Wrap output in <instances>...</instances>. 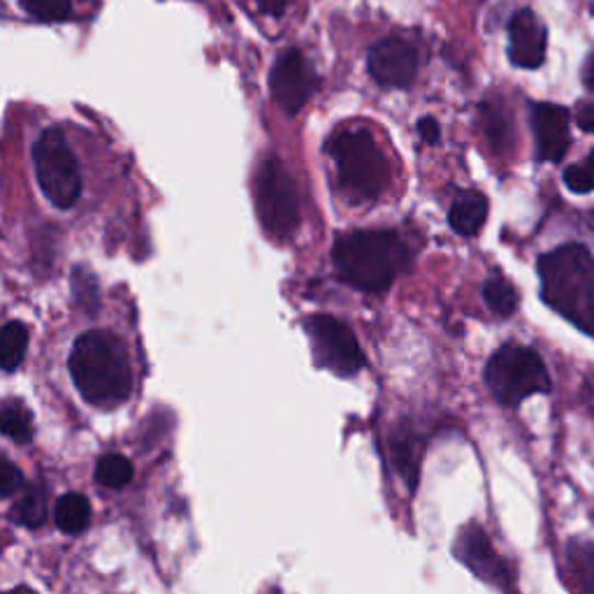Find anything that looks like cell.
<instances>
[{
	"instance_id": "obj_3",
	"label": "cell",
	"mask_w": 594,
	"mask_h": 594,
	"mask_svg": "<svg viewBox=\"0 0 594 594\" xmlns=\"http://www.w3.org/2000/svg\"><path fill=\"white\" fill-rule=\"evenodd\" d=\"M409 249L392 230H355L334 242L332 263L344 284L363 293H384L407 267Z\"/></svg>"
},
{
	"instance_id": "obj_29",
	"label": "cell",
	"mask_w": 594,
	"mask_h": 594,
	"mask_svg": "<svg viewBox=\"0 0 594 594\" xmlns=\"http://www.w3.org/2000/svg\"><path fill=\"white\" fill-rule=\"evenodd\" d=\"M576 124L585 133H594V103H583L576 110Z\"/></svg>"
},
{
	"instance_id": "obj_7",
	"label": "cell",
	"mask_w": 594,
	"mask_h": 594,
	"mask_svg": "<svg viewBox=\"0 0 594 594\" xmlns=\"http://www.w3.org/2000/svg\"><path fill=\"white\" fill-rule=\"evenodd\" d=\"M255 205L265 232L274 240H290L300 228L297 186L282 158L270 156L263 161L255 180Z\"/></svg>"
},
{
	"instance_id": "obj_13",
	"label": "cell",
	"mask_w": 594,
	"mask_h": 594,
	"mask_svg": "<svg viewBox=\"0 0 594 594\" xmlns=\"http://www.w3.org/2000/svg\"><path fill=\"white\" fill-rule=\"evenodd\" d=\"M569 110L556 103L532 105V130L537 140V158L546 163H560L571 147Z\"/></svg>"
},
{
	"instance_id": "obj_2",
	"label": "cell",
	"mask_w": 594,
	"mask_h": 594,
	"mask_svg": "<svg viewBox=\"0 0 594 594\" xmlns=\"http://www.w3.org/2000/svg\"><path fill=\"white\" fill-rule=\"evenodd\" d=\"M544 302L581 332L594 336V255L583 244H564L539 259Z\"/></svg>"
},
{
	"instance_id": "obj_27",
	"label": "cell",
	"mask_w": 594,
	"mask_h": 594,
	"mask_svg": "<svg viewBox=\"0 0 594 594\" xmlns=\"http://www.w3.org/2000/svg\"><path fill=\"white\" fill-rule=\"evenodd\" d=\"M24 488V473L19 471L10 458H0V498L10 500L12 494Z\"/></svg>"
},
{
	"instance_id": "obj_26",
	"label": "cell",
	"mask_w": 594,
	"mask_h": 594,
	"mask_svg": "<svg viewBox=\"0 0 594 594\" xmlns=\"http://www.w3.org/2000/svg\"><path fill=\"white\" fill-rule=\"evenodd\" d=\"M564 184L573 193H590L594 191V149L583 158V161L573 163L564 170Z\"/></svg>"
},
{
	"instance_id": "obj_1",
	"label": "cell",
	"mask_w": 594,
	"mask_h": 594,
	"mask_svg": "<svg viewBox=\"0 0 594 594\" xmlns=\"http://www.w3.org/2000/svg\"><path fill=\"white\" fill-rule=\"evenodd\" d=\"M70 376L79 395L95 407H116L130 398L133 367L126 344L107 330L84 332L70 353Z\"/></svg>"
},
{
	"instance_id": "obj_19",
	"label": "cell",
	"mask_w": 594,
	"mask_h": 594,
	"mask_svg": "<svg viewBox=\"0 0 594 594\" xmlns=\"http://www.w3.org/2000/svg\"><path fill=\"white\" fill-rule=\"evenodd\" d=\"M567 564L576 585L594 592V544L587 539H571L567 546Z\"/></svg>"
},
{
	"instance_id": "obj_9",
	"label": "cell",
	"mask_w": 594,
	"mask_h": 594,
	"mask_svg": "<svg viewBox=\"0 0 594 594\" xmlns=\"http://www.w3.org/2000/svg\"><path fill=\"white\" fill-rule=\"evenodd\" d=\"M270 91L288 116L300 112L316 91V72L300 49H286L272 68Z\"/></svg>"
},
{
	"instance_id": "obj_28",
	"label": "cell",
	"mask_w": 594,
	"mask_h": 594,
	"mask_svg": "<svg viewBox=\"0 0 594 594\" xmlns=\"http://www.w3.org/2000/svg\"><path fill=\"white\" fill-rule=\"evenodd\" d=\"M419 133L423 140L427 145H434V142H439V137H442V128L437 124V118H432V116H423L421 122H419Z\"/></svg>"
},
{
	"instance_id": "obj_8",
	"label": "cell",
	"mask_w": 594,
	"mask_h": 594,
	"mask_svg": "<svg viewBox=\"0 0 594 594\" xmlns=\"http://www.w3.org/2000/svg\"><path fill=\"white\" fill-rule=\"evenodd\" d=\"M319 367L349 379L365 367V353L349 325L328 313H313L305 321Z\"/></svg>"
},
{
	"instance_id": "obj_22",
	"label": "cell",
	"mask_w": 594,
	"mask_h": 594,
	"mask_svg": "<svg viewBox=\"0 0 594 594\" xmlns=\"http://www.w3.org/2000/svg\"><path fill=\"white\" fill-rule=\"evenodd\" d=\"M419 455H421L419 442H415L411 434H402V437L392 439V460L398 465L400 477L411 490L419 483Z\"/></svg>"
},
{
	"instance_id": "obj_16",
	"label": "cell",
	"mask_w": 594,
	"mask_h": 594,
	"mask_svg": "<svg viewBox=\"0 0 594 594\" xmlns=\"http://www.w3.org/2000/svg\"><path fill=\"white\" fill-rule=\"evenodd\" d=\"M28 351V328L22 321H10L0 330V367L14 372L24 363Z\"/></svg>"
},
{
	"instance_id": "obj_21",
	"label": "cell",
	"mask_w": 594,
	"mask_h": 594,
	"mask_svg": "<svg viewBox=\"0 0 594 594\" xmlns=\"http://www.w3.org/2000/svg\"><path fill=\"white\" fill-rule=\"evenodd\" d=\"M483 300L494 313L504 316L506 319V316L516 313V309H518V290L513 288V284L506 282L504 276L494 274L483 286Z\"/></svg>"
},
{
	"instance_id": "obj_30",
	"label": "cell",
	"mask_w": 594,
	"mask_h": 594,
	"mask_svg": "<svg viewBox=\"0 0 594 594\" xmlns=\"http://www.w3.org/2000/svg\"><path fill=\"white\" fill-rule=\"evenodd\" d=\"M290 5V0H259V8L265 12V14H272V16H279L284 14V10Z\"/></svg>"
},
{
	"instance_id": "obj_5",
	"label": "cell",
	"mask_w": 594,
	"mask_h": 594,
	"mask_svg": "<svg viewBox=\"0 0 594 594\" xmlns=\"http://www.w3.org/2000/svg\"><path fill=\"white\" fill-rule=\"evenodd\" d=\"M486 384L494 400L518 407L532 395L550 392V374L541 355L518 344H506L492 355L486 367Z\"/></svg>"
},
{
	"instance_id": "obj_6",
	"label": "cell",
	"mask_w": 594,
	"mask_h": 594,
	"mask_svg": "<svg viewBox=\"0 0 594 594\" xmlns=\"http://www.w3.org/2000/svg\"><path fill=\"white\" fill-rule=\"evenodd\" d=\"M33 163L39 191L58 209H70L82 193V174L61 128H47L33 145Z\"/></svg>"
},
{
	"instance_id": "obj_11",
	"label": "cell",
	"mask_w": 594,
	"mask_h": 594,
	"mask_svg": "<svg viewBox=\"0 0 594 594\" xmlns=\"http://www.w3.org/2000/svg\"><path fill=\"white\" fill-rule=\"evenodd\" d=\"M455 556L458 560L481 581L509 590L511 587V573L502 558L494 552L488 534L479 525H469L458 534L455 541Z\"/></svg>"
},
{
	"instance_id": "obj_15",
	"label": "cell",
	"mask_w": 594,
	"mask_h": 594,
	"mask_svg": "<svg viewBox=\"0 0 594 594\" xmlns=\"http://www.w3.org/2000/svg\"><path fill=\"white\" fill-rule=\"evenodd\" d=\"M54 521H56V527L64 534H70V537L82 534L91 523V506L84 494H79V492L64 494V498L56 502Z\"/></svg>"
},
{
	"instance_id": "obj_18",
	"label": "cell",
	"mask_w": 594,
	"mask_h": 594,
	"mask_svg": "<svg viewBox=\"0 0 594 594\" xmlns=\"http://www.w3.org/2000/svg\"><path fill=\"white\" fill-rule=\"evenodd\" d=\"M10 516L22 527H43L47 521V494L39 486H31L24 490L22 498L12 506Z\"/></svg>"
},
{
	"instance_id": "obj_24",
	"label": "cell",
	"mask_w": 594,
	"mask_h": 594,
	"mask_svg": "<svg viewBox=\"0 0 594 594\" xmlns=\"http://www.w3.org/2000/svg\"><path fill=\"white\" fill-rule=\"evenodd\" d=\"M72 293L79 309H84L89 316H95L101 309V293H98L95 276L87 267L72 270Z\"/></svg>"
},
{
	"instance_id": "obj_14",
	"label": "cell",
	"mask_w": 594,
	"mask_h": 594,
	"mask_svg": "<svg viewBox=\"0 0 594 594\" xmlns=\"http://www.w3.org/2000/svg\"><path fill=\"white\" fill-rule=\"evenodd\" d=\"M486 219H488V197L483 193L465 191L455 197L448 214V221L455 232H460L465 237L479 235Z\"/></svg>"
},
{
	"instance_id": "obj_12",
	"label": "cell",
	"mask_w": 594,
	"mask_h": 594,
	"mask_svg": "<svg viewBox=\"0 0 594 594\" xmlns=\"http://www.w3.org/2000/svg\"><path fill=\"white\" fill-rule=\"evenodd\" d=\"M548 31L537 12L523 8L509 22V61L523 70H537L546 61Z\"/></svg>"
},
{
	"instance_id": "obj_20",
	"label": "cell",
	"mask_w": 594,
	"mask_h": 594,
	"mask_svg": "<svg viewBox=\"0 0 594 594\" xmlns=\"http://www.w3.org/2000/svg\"><path fill=\"white\" fill-rule=\"evenodd\" d=\"M0 430L8 439L16 444H31L33 439V415L26 404L10 400L0 409Z\"/></svg>"
},
{
	"instance_id": "obj_23",
	"label": "cell",
	"mask_w": 594,
	"mask_h": 594,
	"mask_svg": "<svg viewBox=\"0 0 594 594\" xmlns=\"http://www.w3.org/2000/svg\"><path fill=\"white\" fill-rule=\"evenodd\" d=\"M133 465L122 453H110L98 460L95 481L105 488H126L133 481Z\"/></svg>"
},
{
	"instance_id": "obj_25",
	"label": "cell",
	"mask_w": 594,
	"mask_h": 594,
	"mask_svg": "<svg viewBox=\"0 0 594 594\" xmlns=\"http://www.w3.org/2000/svg\"><path fill=\"white\" fill-rule=\"evenodd\" d=\"M19 3L37 22L54 24L72 16V0H19Z\"/></svg>"
},
{
	"instance_id": "obj_31",
	"label": "cell",
	"mask_w": 594,
	"mask_h": 594,
	"mask_svg": "<svg viewBox=\"0 0 594 594\" xmlns=\"http://www.w3.org/2000/svg\"><path fill=\"white\" fill-rule=\"evenodd\" d=\"M581 82L587 91H594V52L585 58L583 70H581Z\"/></svg>"
},
{
	"instance_id": "obj_17",
	"label": "cell",
	"mask_w": 594,
	"mask_h": 594,
	"mask_svg": "<svg viewBox=\"0 0 594 594\" xmlns=\"http://www.w3.org/2000/svg\"><path fill=\"white\" fill-rule=\"evenodd\" d=\"M481 122H483V130L488 135L492 149L506 151L511 147L513 126L504 105L500 101H486L481 105Z\"/></svg>"
},
{
	"instance_id": "obj_4",
	"label": "cell",
	"mask_w": 594,
	"mask_h": 594,
	"mask_svg": "<svg viewBox=\"0 0 594 594\" xmlns=\"http://www.w3.org/2000/svg\"><path fill=\"white\" fill-rule=\"evenodd\" d=\"M336 163V182L353 203H374L390 184L384 151L367 130H342L328 142Z\"/></svg>"
},
{
	"instance_id": "obj_10",
	"label": "cell",
	"mask_w": 594,
	"mask_h": 594,
	"mask_svg": "<svg viewBox=\"0 0 594 594\" xmlns=\"http://www.w3.org/2000/svg\"><path fill=\"white\" fill-rule=\"evenodd\" d=\"M367 70L384 89H409L419 75V49L404 37H384L369 49Z\"/></svg>"
}]
</instances>
